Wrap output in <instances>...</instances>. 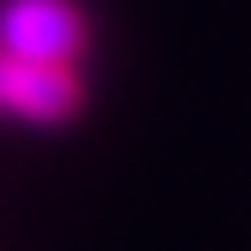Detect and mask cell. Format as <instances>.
I'll use <instances>...</instances> for the list:
<instances>
[{
  "label": "cell",
  "mask_w": 251,
  "mask_h": 251,
  "mask_svg": "<svg viewBox=\"0 0 251 251\" xmlns=\"http://www.w3.org/2000/svg\"><path fill=\"white\" fill-rule=\"evenodd\" d=\"M89 110V78L84 68L58 63H26L0 52V121L26 131H63Z\"/></svg>",
  "instance_id": "cell-2"
},
{
  "label": "cell",
  "mask_w": 251,
  "mask_h": 251,
  "mask_svg": "<svg viewBox=\"0 0 251 251\" xmlns=\"http://www.w3.org/2000/svg\"><path fill=\"white\" fill-rule=\"evenodd\" d=\"M0 52L84 68V58L94 52L89 0H0Z\"/></svg>",
  "instance_id": "cell-1"
}]
</instances>
